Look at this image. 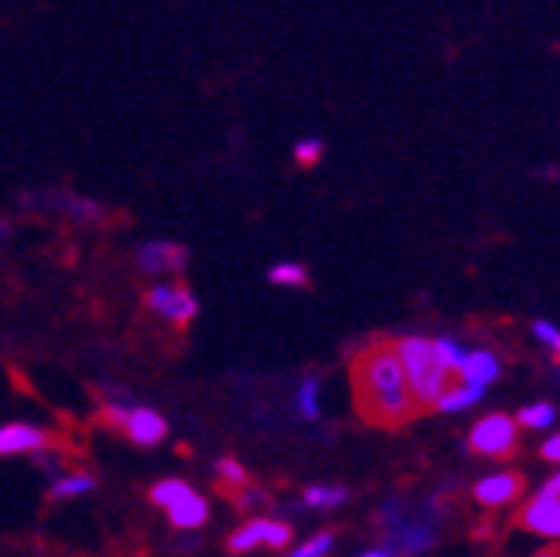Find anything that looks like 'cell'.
I'll return each mask as SVG.
<instances>
[{
	"label": "cell",
	"mask_w": 560,
	"mask_h": 557,
	"mask_svg": "<svg viewBox=\"0 0 560 557\" xmlns=\"http://www.w3.org/2000/svg\"><path fill=\"white\" fill-rule=\"evenodd\" d=\"M56 445V435L35 424H4L0 427V455H28V451H45Z\"/></svg>",
	"instance_id": "obj_10"
},
{
	"label": "cell",
	"mask_w": 560,
	"mask_h": 557,
	"mask_svg": "<svg viewBox=\"0 0 560 557\" xmlns=\"http://www.w3.org/2000/svg\"><path fill=\"white\" fill-rule=\"evenodd\" d=\"M349 384L355 411L373 427L397 432V427L421 417V408L390 339H373L355 352L349 363Z\"/></svg>",
	"instance_id": "obj_1"
},
{
	"label": "cell",
	"mask_w": 560,
	"mask_h": 557,
	"mask_svg": "<svg viewBox=\"0 0 560 557\" xmlns=\"http://www.w3.org/2000/svg\"><path fill=\"white\" fill-rule=\"evenodd\" d=\"M349 499L345 486H308L304 489V506L312 510H332V506H342Z\"/></svg>",
	"instance_id": "obj_18"
},
{
	"label": "cell",
	"mask_w": 560,
	"mask_h": 557,
	"mask_svg": "<svg viewBox=\"0 0 560 557\" xmlns=\"http://www.w3.org/2000/svg\"><path fill=\"white\" fill-rule=\"evenodd\" d=\"M533 336L540 339V346H547V349H550V360H553V363H560V328H557V325H550L547 318H537V322H533Z\"/></svg>",
	"instance_id": "obj_25"
},
{
	"label": "cell",
	"mask_w": 560,
	"mask_h": 557,
	"mask_svg": "<svg viewBox=\"0 0 560 557\" xmlns=\"http://www.w3.org/2000/svg\"><path fill=\"white\" fill-rule=\"evenodd\" d=\"M56 206H62L72 219H80V222H93V219H99L104 216V206H99V202H93V198H72V195H59V202Z\"/></svg>",
	"instance_id": "obj_20"
},
{
	"label": "cell",
	"mask_w": 560,
	"mask_h": 557,
	"mask_svg": "<svg viewBox=\"0 0 560 557\" xmlns=\"http://www.w3.org/2000/svg\"><path fill=\"white\" fill-rule=\"evenodd\" d=\"M526 493V475L523 472H496L489 479L472 486V499L478 506H506V502H516Z\"/></svg>",
	"instance_id": "obj_9"
},
{
	"label": "cell",
	"mask_w": 560,
	"mask_h": 557,
	"mask_svg": "<svg viewBox=\"0 0 560 557\" xmlns=\"http://www.w3.org/2000/svg\"><path fill=\"white\" fill-rule=\"evenodd\" d=\"M540 459L560 465V435H553V438H547V441L540 445Z\"/></svg>",
	"instance_id": "obj_26"
},
{
	"label": "cell",
	"mask_w": 560,
	"mask_h": 557,
	"mask_svg": "<svg viewBox=\"0 0 560 557\" xmlns=\"http://www.w3.org/2000/svg\"><path fill=\"white\" fill-rule=\"evenodd\" d=\"M99 421L107 427H117V432L137 448H155L168 438V421L158 411L137 408V403H107V408L99 411Z\"/></svg>",
	"instance_id": "obj_4"
},
{
	"label": "cell",
	"mask_w": 560,
	"mask_h": 557,
	"mask_svg": "<svg viewBox=\"0 0 560 557\" xmlns=\"http://www.w3.org/2000/svg\"><path fill=\"white\" fill-rule=\"evenodd\" d=\"M533 557H560V547H544V550H537V554H533Z\"/></svg>",
	"instance_id": "obj_28"
},
{
	"label": "cell",
	"mask_w": 560,
	"mask_h": 557,
	"mask_svg": "<svg viewBox=\"0 0 560 557\" xmlns=\"http://www.w3.org/2000/svg\"><path fill=\"white\" fill-rule=\"evenodd\" d=\"M188 264V250L171 240H150L137 250V267L150 277L161 274H182Z\"/></svg>",
	"instance_id": "obj_8"
},
{
	"label": "cell",
	"mask_w": 560,
	"mask_h": 557,
	"mask_svg": "<svg viewBox=\"0 0 560 557\" xmlns=\"http://www.w3.org/2000/svg\"><path fill=\"white\" fill-rule=\"evenodd\" d=\"M294 537L291 523L284 520H270V517H257V520H246L243 526H236L233 534L226 541L229 554H249L257 547H270V550H284Z\"/></svg>",
	"instance_id": "obj_6"
},
{
	"label": "cell",
	"mask_w": 560,
	"mask_h": 557,
	"mask_svg": "<svg viewBox=\"0 0 560 557\" xmlns=\"http://www.w3.org/2000/svg\"><path fill=\"white\" fill-rule=\"evenodd\" d=\"M445 510H448L445 499H427V502L390 499L376 513L379 537L387 541L393 554H421L427 547H435Z\"/></svg>",
	"instance_id": "obj_2"
},
{
	"label": "cell",
	"mask_w": 560,
	"mask_h": 557,
	"mask_svg": "<svg viewBox=\"0 0 560 557\" xmlns=\"http://www.w3.org/2000/svg\"><path fill=\"white\" fill-rule=\"evenodd\" d=\"M192 493H195V489L185 483V479H165V483L150 486V493H147V496H150V502L158 506V510H165V513H168V510H174V506L182 502V499H188Z\"/></svg>",
	"instance_id": "obj_16"
},
{
	"label": "cell",
	"mask_w": 560,
	"mask_h": 557,
	"mask_svg": "<svg viewBox=\"0 0 560 557\" xmlns=\"http://www.w3.org/2000/svg\"><path fill=\"white\" fill-rule=\"evenodd\" d=\"M540 496H550V499H560V472L547 479V486L540 489Z\"/></svg>",
	"instance_id": "obj_27"
},
{
	"label": "cell",
	"mask_w": 560,
	"mask_h": 557,
	"mask_svg": "<svg viewBox=\"0 0 560 557\" xmlns=\"http://www.w3.org/2000/svg\"><path fill=\"white\" fill-rule=\"evenodd\" d=\"M482 393H486V390H482V387H451L448 390V397L441 400V408L438 411H465V408H472V403H478L482 400Z\"/></svg>",
	"instance_id": "obj_21"
},
{
	"label": "cell",
	"mask_w": 560,
	"mask_h": 557,
	"mask_svg": "<svg viewBox=\"0 0 560 557\" xmlns=\"http://www.w3.org/2000/svg\"><path fill=\"white\" fill-rule=\"evenodd\" d=\"M516 421L523 427H550L557 421V408H553V403H529V408H523L516 414Z\"/></svg>",
	"instance_id": "obj_23"
},
{
	"label": "cell",
	"mask_w": 560,
	"mask_h": 557,
	"mask_svg": "<svg viewBox=\"0 0 560 557\" xmlns=\"http://www.w3.org/2000/svg\"><path fill=\"white\" fill-rule=\"evenodd\" d=\"M318 393H321V379L318 376H304L297 387V414L304 421H318Z\"/></svg>",
	"instance_id": "obj_19"
},
{
	"label": "cell",
	"mask_w": 560,
	"mask_h": 557,
	"mask_svg": "<svg viewBox=\"0 0 560 557\" xmlns=\"http://www.w3.org/2000/svg\"><path fill=\"white\" fill-rule=\"evenodd\" d=\"M321 155H325V144L318 137H304V141L294 144V161L301 168H315L321 161Z\"/></svg>",
	"instance_id": "obj_24"
},
{
	"label": "cell",
	"mask_w": 560,
	"mask_h": 557,
	"mask_svg": "<svg viewBox=\"0 0 560 557\" xmlns=\"http://www.w3.org/2000/svg\"><path fill=\"white\" fill-rule=\"evenodd\" d=\"M168 520H171V526H178V530H198L202 523L209 520V502H206V496L192 493L188 499L178 502L174 510H168Z\"/></svg>",
	"instance_id": "obj_13"
},
{
	"label": "cell",
	"mask_w": 560,
	"mask_h": 557,
	"mask_svg": "<svg viewBox=\"0 0 560 557\" xmlns=\"http://www.w3.org/2000/svg\"><path fill=\"white\" fill-rule=\"evenodd\" d=\"M516 526L529 530V534H544V537H560V499L537 496L526 502L516 513Z\"/></svg>",
	"instance_id": "obj_11"
},
{
	"label": "cell",
	"mask_w": 560,
	"mask_h": 557,
	"mask_svg": "<svg viewBox=\"0 0 560 557\" xmlns=\"http://www.w3.org/2000/svg\"><path fill=\"white\" fill-rule=\"evenodd\" d=\"M267 281L270 284H280V288H308L312 284V274H308V267H304V264L288 261V264L270 267L267 270Z\"/></svg>",
	"instance_id": "obj_17"
},
{
	"label": "cell",
	"mask_w": 560,
	"mask_h": 557,
	"mask_svg": "<svg viewBox=\"0 0 560 557\" xmlns=\"http://www.w3.org/2000/svg\"><path fill=\"white\" fill-rule=\"evenodd\" d=\"M458 376H462L468 387H482V390H486L489 384H496V379L502 376V363H499L496 352L475 349V352H468V356H465V363H462V370H458Z\"/></svg>",
	"instance_id": "obj_12"
},
{
	"label": "cell",
	"mask_w": 560,
	"mask_h": 557,
	"mask_svg": "<svg viewBox=\"0 0 560 557\" xmlns=\"http://www.w3.org/2000/svg\"><path fill=\"white\" fill-rule=\"evenodd\" d=\"M336 547V530H321L312 541H304L297 550H291L288 557H328Z\"/></svg>",
	"instance_id": "obj_22"
},
{
	"label": "cell",
	"mask_w": 560,
	"mask_h": 557,
	"mask_svg": "<svg viewBox=\"0 0 560 557\" xmlns=\"http://www.w3.org/2000/svg\"><path fill=\"white\" fill-rule=\"evenodd\" d=\"M468 451L486 455V459H513L520 451V427L513 417L506 414H489L482 417L472 435H468Z\"/></svg>",
	"instance_id": "obj_5"
},
{
	"label": "cell",
	"mask_w": 560,
	"mask_h": 557,
	"mask_svg": "<svg viewBox=\"0 0 560 557\" xmlns=\"http://www.w3.org/2000/svg\"><path fill=\"white\" fill-rule=\"evenodd\" d=\"M363 557H397L393 550H366Z\"/></svg>",
	"instance_id": "obj_29"
},
{
	"label": "cell",
	"mask_w": 560,
	"mask_h": 557,
	"mask_svg": "<svg viewBox=\"0 0 560 557\" xmlns=\"http://www.w3.org/2000/svg\"><path fill=\"white\" fill-rule=\"evenodd\" d=\"M144 301H147L150 312L168 318L174 328H188V322L198 312V301H195V294L185 284H158V288H150L144 294Z\"/></svg>",
	"instance_id": "obj_7"
},
{
	"label": "cell",
	"mask_w": 560,
	"mask_h": 557,
	"mask_svg": "<svg viewBox=\"0 0 560 557\" xmlns=\"http://www.w3.org/2000/svg\"><path fill=\"white\" fill-rule=\"evenodd\" d=\"M216 489L229 499H236L243 489H249V472L236 459H219L216 462Z\"/></svg>",
	"instance_id": "obj_14"
},
{
	"label": "cell",
	"mask_w": 560,
	"mask_h": 557,
	"mask_svg": "<svg viewBox=\"0 0 560 557\" xmlns=\"http://www.w3.org/2000/svg\"><path fill=\"white\" fill-rule=\"evenodd\" d=\"M397 349V356H400V366L406 373V384H411V393L417 400V408L421 414L427 411H438L441 408V400L448 397L454 384V370L441 360V352L435 342H427L421 336H403L393 342Z\"/></svg>",
	"instance_id": "obj_3"
},
{
	"label": "cell",
	"mask_w": 560,
	"mask_h": 557,
	"mask_svg": "<svg viewBox=\"0 0 560 557\" xmlns=\"http://www.w3.org/2000/svg\"><path fill=\"white\" fill-rule=\"evenodd\" d=\"M96 489V475L93 472H65V475H59L56 483H52V489H48V499L52 502H59V499H72V496H86V493H93Z\"/></svg>",
	"instance_id": "obj_15"
}]
</instances>
